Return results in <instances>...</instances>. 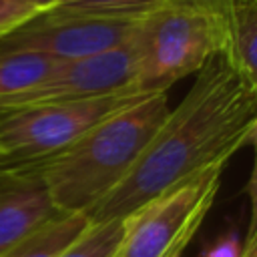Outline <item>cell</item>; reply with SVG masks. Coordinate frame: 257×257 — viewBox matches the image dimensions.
<instances>
[{
  "label": "cell",
  "instance_id": "cell-11",
  "mask_svg": "<svg viewBox=\"0 0 257 257\" xmlns=\"http://www.w3.org/2000/svg\"><path fill=\"white\" fill-rule=\"evenodd\" d=\"M58 64L36 52H0V110L36 88Z\"/></svg>",
  "mask_w": 257,
  "mask_h": 257
},
{
  "label": "cell",
  "instance_id": "cell-5",
  "mask_svg": "<svg viewBox=\"0 0 257 257\" xmlns=\"http://www.w3.org/2000/svg\"><path fill=\"white\" fill-rule=\"evenodd\" d=\"M145 92H118L38 106L0 110V165L34 167L62 153L94 124L133 104Z\"/></svg>",
  "mask_w": 257,
  "mask_h": 257
},
{
  "label": "cell",
  "instance_id": "cell-6",
  "mask_svg": "<svg viewBox=\"0 0 257 257\" xmlns=\"http://www.w3.org/2000/svg\"><path fill=\"white\" fill-rule=\"evenodd\" d=\"M139 22L42 12L0 36V52H36L58 62L86 58L124 44Z\"/></svg>",
  "mask_w": 257,
  "mask_h": 257
},
{
  "label": "cell",
  "instance_id": "cell-17",
  "mask_svg": "<svg viewBox=\"0 0 257 257\" xmlns=\"http://www.w3.org/2000/svg\"><path fill=\"white\" fill-rule=\"evenodd\" d=\"M20 2H24V4L30 6L32 10H36L38 14L48 12V10H52V8L58 4V0H20Z\"/></svg>",
  "mask_w": 257,
  "mask_h": 257
},
{
  "label": "cell",
  "instance_id": "cell-7",
  "mask_svg": "<svg viewBox=\"0 0 257 257\" xmlns=\"http://www.w3.org/2000/svg\"><path fill=\"white\" fill-rule=\"evenodd\" d=\"M133 78L135 44L131 36L124 44L106 52L60 62L36 88L14 100L4 110L102 96L124 88H135Z\"/></svg>",
  "mask_w": 257,
  "mask_h": 257
},
{
  "label": "cell",
  "instance_id": "cell-18",
  "mask_svg": "<svg viewBox=\"0 0 257 257\" xmlns=\"http://www.w3.org/2000/svg\"><path fill=\"white\" fill-rule=\"evenodd\" d=\"M211 2H217V4H221V2H223V0H211Z\"/></svg>",
  "mask_w": 257,
  "mask_h": 257
},
{
  "label": "cell",
  "instance_id": "cell-3",
  "mask_svg": "<svg viewBox=\"0 0 257 257\" xmlns=\"http://www.w3.org/2000/svg\"><path fill=\"white\" fill-rule=\"evenodd\" d=\"M135 78L137 92H167L177 80L197 74L223 48L221 4L183 0L165 6L137 24Z\"/></svg>",
  "mask_w": 257,
  "mask_h": 257
},
{
  "label": "cell",
  "instance_id": "cell-1",
  "mask_svg": "<svg viewBox=\"0 0 257 257\" xmlns=\"http://www.w3.org/2000/svg\"><path fill=\"white\" fill-rule=\"evenodd\" d=\"M255 131L257 86L223 54L211 56L177 108H169L124 179L88 211V221L122 219L199 171L227 165L237 151L255 141Z\"/></svg>",
  "mask_w": 257,
  "mask_h": 257
},
{
  "label": "cell",
  "instance_id": "cell-12",
  "mask_svg": "<svg viewBox=\"0 0 257 257\" xmlns=\"http://www.w3.org/2000/svg\"><path fill=\"white\" fill-rule=\"evenodd\" d=\"M177 2H183V0H58V4L48 12L92 16V18L143 20L149 14Z\"/></svg>",
  "mask_w": 257,
  "mask_h": 257
},
{
  "label": "cell",
  "instance_id": "cell-9",
  "mask_svg": "<svg viewBox=\"0 0 257 257\" xmlns=\"http://www.w3.org/2000/svg\"><path fill=\"white\" fill-rule=\"evenodd\" d=\"M223 48L219 54L257 86V0H223Z\"/></svg>",
  "mask_w": 257,
  "mask_h": 257
},
{
  "label": "cell",
  "instance_id": "cell-10",
  "mask_svg": "<svg viewBox=\"0 0 257 257\" xmlns=\"http://www.w3.org/2000/svg\"><path fill=\"white\" fill-rule=\"evenodd\" d=\"M90 221L84 213L58 215L14 243L0 257H58L86 229Z\"/></svg>",
  "mask_w": 257,
  "mask_h": 257
},
{
  "label": "cell",
  "instance_id": "cell-16",
  "mask_svg": "<svg viewBox=\"0 0 257 257\" xmlns=\"http://www.w3.org/2000/svg\"><path fill=\"white\" fill-rule=\"evenodd\" d=\"M249 197H251V221H249V227H247V233L243 237V253L241 257H257V225H255V203H253V197H255V191L251 189L249 191Z\"/></svg>",
  "mask_w": 257,
  "mask_h": 257
},
{
  "label": "cell",
  "instance_id": "cell-8",
  "mask_svg": "<svg viewBox=\"0 0 257 257\" xmlns=\"http://www.w3.org/2000/svg\"><path fill=\"white\" fill-rule=\"evenodd\" d=\"M58 215L36 167L0 165V255Z\"/></svg>",
  "mask_w": 257,
  "mask_h": 257
},
{
  "label": "cell",
  "instance_id": "cell-14",
  "mask_svg": "<svg viewBox=\"0 0 257 257\" xmlns=\"http://www.w3.org/2000/svg\"><path fill=\"white\" fill-rule=\"evenodd\" d=\"M243 253V235L237 225L221 231L211 243H207L199 257H241Z\"/></svg>",
  "mask_w": 257,
  "mask_h": 257
},
{
  "label": "cell",
  "instance_id": "cell-4",
  "mask_svg": "<svg viewBox=\"0 0 257 257\" xmlns=\"http://www.w3.org/2000/svg\"><path fill=\"white\" fill-rule=\"evenodd\" d=\"M223 169L211 165L122 217L110 257H183L217 199Z\"/></svg>",
  "mask_w": 257,
  "mask_h": 257
},
{
  "label": "cell",
  "instance_id": "cell-13",
  "mask_svg": "<svg viewBox=\"0 0 257 257\" xmlns=\"http://www.w3.org/2000/svg\"><path fill=\"white\" fill-rule=\"evenodd\" d=\"M122 231V221L90 223L88 229L58 257H110Z\"/></svg>",
  "mask_w": 257,
  "mask_h": 257
},
{
  "label": "cell",
  "instance_id": "cell-15",
  "mask_svg": "<svg viewBox=\"0 0 257 257\" xmlns=\"http://www.w3.org/2000/svg\"><path fill=\"white\" fill-rule=\"evenodd\" d=\"M34 16H38V12L20 0H0V36L8 34Z\"/></svg>",
  "mask_w": 257,
  "mask_h": 257
},
{
  "label": "cell",
  "instance_id": "cell-2",
  "mask_svg": "<svg viewBox=\"0 0 257 257\" xmlns=\"http://www.w3.org/2000/svg\"><path fill=\"white\" fill-rule=\"evenodd\" d=\"M169 112L167 92H149L106 116L52 159L34 165L60 215L84 213L131 171Z\"/></svg>",
  "mask_w": 257,
  "mask_h": 257
},
{
  "label": "cell",
  "instance_id": "cell-19",
  "mask_svg": "<svg viewBox=\"0 0 257 257\" xmlns=\"http://www.w3.org/2000/svg\"><path fill=\"white\" fill-rule=\"evenodd\" d=\"M0 159H2V145H0Z\"/></svg>",
  "mask_w": 257,
  "mask_h": 257
}]
</instances>
